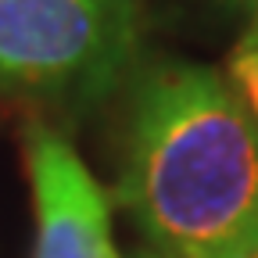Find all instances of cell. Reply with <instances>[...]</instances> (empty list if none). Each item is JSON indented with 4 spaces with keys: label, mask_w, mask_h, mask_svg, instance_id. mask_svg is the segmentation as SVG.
Returning a JSON list of instances; mask_svg holds the SVG:
<instances>
[{
    "label": "cell",
    "mask_w": 258,
    "mask_h": 258,
    "mask_svg": "<svg viewBox=\"0 0 258 258\" xmlns=\"http://www.w3.org/2000/svg\"><path fill=\"white\" fill-rule=\"evenodd\" d=\"M118 201L161 258H237L258 237V118L194 61L129 76Z\"/></svg>",
    "instance_id": "obj_1"
},
{
    "label": "cell",
    "mask_w": 258,
    "mask_h": 258,
    "mask_svg": "<svg viewBox=\"0 0 258 258\" xmlns=\"http://www.w3.org/2000/svg\"><path fill=\"white\" fill-rule=\"evenodd\" d=\"M247 36L258 40V0H254V18H251V29H247Z\"/></svg>",
    "instance_id": "obj_6"
},
{
    "label": "cell",
    "mask_w": 258,
    "mask_h": 258,
    "mask_svg": "<svg viewBox=\"0 0 258 258\" xmlns=\"http://www.w3.org/2000/svg\"><path fill=\"white\" fill-rule=\"evenodd\" d=\"M25 161L36 212L32 258H122L111 237L108 194L79 151L50 125H29Z\"/></svg>",
    "instance_id": "obj_3"
},
{
    "label": "cell",
    "mask_w": 258,
    "mask_h": 258,
    "mask_svg": "<svg viewBox=\"0 0 258 258\" xmlns=\"http://www.w3.org/2000/svg\"><path fill=\"white\" fill-rule=\"evenodd\" d=\"M137 64V0H0V97L86 108Z\"/></svg>",
    "instance_id": "obj_2"
},
{
    "label": "cell",
    "mask_w": 258,
    "mask_h": 258,
    "mask_svg": "<svg viewBox=\"0 0 258 258\" xmlns=\"http://www.w3.org/2000/svg\"><path fill=\"white\" fill-rule=\"evenodd\" d=\"M230 86L247 104V111L258 118V40L247 36V32L230 54Z\"/></svg>",
    "instance_id": "obj_4"
},
{
    "label": "cell",
    "mask_w": 258,
    "mask_h": 258,
    "mask_svg": "<svg viewBox=\"0 0 258 258\" xmlns=\"http://www.w3.org/2000/svg\"><path fill=\"white\" fill-rule=\"evenodd\" d=\"M140 258H161V254H154V251H144V254H140Z\"/></svg>",
    "instance_id": "obj_7"
},
{
    "label": "cell",
    "mask_w": 258,
    "mask_h": 258,
    "mask_svg": "<svg viewBox=\"0 0 258 258\" xmlns=\"http://www.w3.org/2000/svg\"><path fill=\"white\" fill-rule=\"evenodd\" d=\"M237 258H258V237H254V240H247V244L237 251Z\"/></svg>",
    "instance_id": "obj_5"
}]
</instances>
